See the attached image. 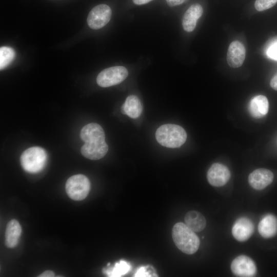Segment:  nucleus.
Wrapping results in <instances>:
<instances>
[{
  "label": "nucleus",
  "mask_w": 277,
  "mask_h": 277,
  "mask_svg": "<svg viewBox=\"0 0 277 277\" xmlns=\"http://www.w3.org/2000/svg\"><path fill=\"white\" fill-rule=\"evenodd\" d=\"M203 13V9L201 5L194 4L190 6L183 17L182 26L184 30L188 32H192Z\"/></svg>",
  "instance_id": "13"
},
{
  "label": "nucleus",
  "mask_w": 277,
  "mask_h": 277,
  "mask_svg": "<svg viewBox=\"0 0 277 277\" xmlns=\"http://www.w3.org/2000/svg\"><path fill=\"white\" fill-rule=\"evenodd\" d=\"M108 150L105 140L94 142H87L81 149L82 155L90 160H97L103 157Z\"/></svg>",
  "instance_id": "11"
},
{
  "label": "nucleus",
  "mask_w": 277,
  "mask_h": 277,
  "mask_svg": "<svg viewBox=\"0 0 277 277\" xmlns=\"http://www.w3.org/2000/svg\"><path fill=\"white\" fill-rule=\"evenodd\" d=\"M258 231L264 238H270L277 233V217L271 214L265 215L258 225Z\"/></svg>",
  "instance_id": "15"
},
{
  "label": "nucleus",
  "mask_w": 277,
  "mask_h": 277,
  "mask_svg": "<svg viewBox=\"0 0 277 277\" xmlns=\"http://www.w3.org/2000/svg\"><path fill=\"white\" fill-rule=\"evenodd\" d=\"M39 277H53L55 276L54 273L50 270H46L41 273L39 275H38Z\"/></svg>",
  "instance_id": "27"
},
{
  "label": "nucleus",
  "mask_w": 277,
  "mask_h": 277,
  "mask_svg": "<svg viewBox=\"0 0 277 277\" xmlns=\"http://www.w3.org/2000/svg\"><path fill=\"white\" fill-rule=\"evenodd\" d=\"M269 103L267 97L262 95L253 97L249 105V111L251 115L255 118L265 116L268 112Z\"/></svg>",
  "instance_id": "17"
},
{
  "label": "nucleus",
  "mask_w": 277,
  "mask_h": 277,
  "mask_svg": "<svg viewBox=\"0 0 277 277\" xmlns=\"http://www.w3.org/2000/svg\"><path fill=\"white\" fill-rule=\"evenodd\" d=\"M80 137L85 143L105 140L103 129L95 123H89L84 126L81 131Z\"/></svg>",
  "instance_id": "14"
},
{
  "label": "nucleus",
  "mask_w": 277,
  "mask_h": 277,
  "mask_svg": "<svg viewBox=\"0 0 277 277\" xmlns=\"http://www.w3.org/2000/svg\"><path fill=\"white\" fill-rule=\"evenodd\" d=\"M274 175L269 170L259 168L252 171L248 176L250 185L256 190H262L273 181Z\"/></svg>",
  "instance_id": "10"
},
{
  "label": "nucleus",
  "mask_w": 277,
  "mask_h": 277,
  "mask_svg": "<svg viewBox=\"0 0 277 277\" xmlns=\"http://www.w3.org/2000/svg\"><path fill=\"white\" fill-rule=\"evenodd\" d=\"M267 53L270 58L277 60V42L273 43L270 46Z\"/></svg>",
  "instance_id": "23"
},
{
  "label": "nucleus",
  "mask_w": 277,
  "mask_h": 277,
  "mask_svg": "<svg viewBox=\"0 0 277 277\" xmlns=\"http://www.w3.org/2000/svg\"><path fill=\"white\" fill-rule=\"evenodd\" d=\"M112 14L110 7L105 4L95 6L90 11L87 22L88 26L94 30L104 27L110 21Z\"/></svg>",
  "instance_id": "6"
},
{
  "label": "nucleus",
  "mask_w": 277,
  "mask_h": 277,
  "mask_svg": "<svg viewBox=\"0 0 277 277\" xmlns=\"http://www.w3.org/2000/svg\"><path fill=\"white\" fill-rule=\"evenodd\" d=\"M67 195L74 201H82L88 195L90 183L88 178L83 174H76L70 177L65 186Z\"/></svg>",
  "instance_id": "4"
},
{
  "label": "nucleus",
  "mask_w": 277,
  "mask_h": 277,
  "mask_svg": "<svg viewBox=\"0 0 277 277\" xmlns=\"http://www.w3.org/2000/svg\"><path fill=\"white\" fill-rule=\"evenodd\" d=\"M15 52L14 49L9 47L0 48V69L2 70L7 67L14 60Z\"/></svg>",
  "instance_id": "21"
},
{
  "label": "nucleus",
  "mask_w": 277,
  "mask_h": 277,
  "mask_svg": "<svg viewBox=\"0 0 277 277\" xmlns=\"http://www.w3.org/2000/svg\"><path fill=\"white\" fill-rule=\"evenodd\" d=\"M152 0H132L133 2L136 5H143L147 4Z\"/></svg>",
  "instance_id": "28"
},
{
  "label": "nucleus",
  "mask_w": 277,
  "mask_h": 277,
  "mask_svg": "<svg viewBox=\"0 0 277 277\" xmlns=\"http://www.w3.org/2000/svg\"><path fill=\"white\" fill-rule=\"evenodd\" d=\"M128 74V70L125 67H111L104 69L98 74L96 82L102 87H108L120 84Z\"/></svg>",
  "instance_id": "5"
},
{
  "label": "nucleus",
  "mask_w": 277,
  "mask_h": 277,
  "mask_svg": "<svg viewBox=\"0 0 277 277\" xmlns=\"http://www.w3.org/2000/svg\"><path fill=\"white\" fill-rule=\"evenodd\" d=\"M47 154L40 147H32L22 154L20 162L23 169L30 173H37L44 169L47 162Z\"/></svg>",
  "instance_id": "3"
},
{
  "label": "nucleus",
  "mask_w": 277,
  "mask_h": 277,
  "mask_svg": "<svg viewBox=\"0 0 277 277\" xmlns=\"http://www.w3.org/2000/svg\"><path fill=\"white\" fill-rule=\"evenodd\" d=\"M230 172L228 168L221 163H214L209 168L207 174L209 183L214 187L225 185L229 180Z\"/></svg>",
  "instance_id": "8"
},
{
  "label": "nucleus",
  "mask_w": 277,
  "mask_h": 277,
  "mask_svg": "<svg viewBox=\"0 0 277 277\" xmlns=\"http://www.w3.org/2000/svg\"><path fill=\"white\" fill-rule=\"evenodd\" d=\"M230 268L234 275L241 277L254 276L257 271L254 262L245 255L235 258L231 263Z\"/></svg>",
  "instance_id": "7"
},
{
  "label": "nucleus",
  "mask_w": 277,
  "mask_h": 277,
  "mask_svg": "<svg viewBox=\"0 0 277 277\" xmlns=\"http://www.w3.org/2000/svg\"><path fill=\"white\" fill-rule=\"evenodd\" d=\"M22 231L21 226L16 220L12 219L8 222L5 233V245L8 248H14L17 245Z\"/></svg>",
  "instance_id": "18"
},
{
  "label": "nucleus",
  "mask_w": 277,
  "mask_h": 277,
  "mask_svg": "<svg viewBox=\"0 0 277 277\" xmlns=\"http://www.w3.org/2000/svg\"><path fill=\"white\" fill-rule=\"evenodd\" d=\"M172 236L177 248L186 254H192L199 248V237L185 223H176L172 228Z\"/></svg>",
  "instance_id": "1"
},
{
  "label": "nucleus",
  "mask_w": 277,
  "mask_h": 277,
  "mask_svg": "<svg viewBox=\"0 0 277 277\" xmlns=\"http://www.w3.org/2000/svg\"><path fill=\"white\" fill-rule=\"evenodd\" d=\"M254 225L252 221L246 217L238 219L232 228L233 237L239 242L248 240L254 232Z\"/></svg>",
  "instance_id": "9"
},
{
  "label": "nucleus",
  "mask_w": 277,
  "mask_h": 277,
  "mask_svg": "<svg viewBox=\"0 0 277 277\" xmlns=\"http://www.w3.org/2000/svg\"><path fill=\"white\" fill-rule=\"evenodd\" d=\"M186 225L195 232L202 231L206 227V221L203 215L197 211L188 212L184 219Z\"/></svg>",
  "instance_id": "19"
},
{
  "label": "nucleus",
  "mask_w": 277,
  "mask_h": 277,
  "mask_svg": "<svg viewBox=\"0 0 277 277\" xmlns=\"http://www.w3.org/2000/svg\"><path fill=\"white\" fill-rule=\"evenodd\" d=\"M277 0H256L254 7L258 11H263L272 7Z\"/></svg>",
  "instance_id": "22"
},
{
  "label": "nucleus",
  "mask_w": 277,
  "mask_h": 277,
  "mask_svg": "<svg viewBox=\"0 0 277 277\" xmlns=\"http://www.w3.org/2000/svg\"><path fill=\"white\" fill-rule=\"evenodd\" d=\"M131 269V265L126 261H120L113 267L104 269L103 272L108 276L119 277L127 273Z\"/></svg>",
  "instance_id": "20"
},
{
  "label": "nucleus",
  "mask_w": 277,
  "mask_h": 277,
  "mask_svg": "<svg viewBox=\"0 0 277 277\" xmlns=\"http://www.w3.org/2000/svg\"><path fill=\"white\" fill-rule=\"evenodd\" d=\"M143 106L141 101L134 95L128 96L121 106V111L132 118H136L142 112Z\"/></svg>",
  "instance_id": "16"
},
{
  "label": "nucleus",
  "mask_w": 277,
  "mask_h": 277,
  "mask_svg": "<svg viewBox=\"0 0 277 277\" xmlns=\"http://www.w3.org/2000/svg\"><path fill=\"white\" fill-rule=\"evenodd\" d=\"M246 50L244 45L238 41H233L229 46L227 61L228 65L233 68L241 67L245 58Z\"/></svg>",
  "instance_id": "12"
},
{
  "label": "nucleus",
  "mask_w": 277,
  "mask_h": 277,
  "mask_svg": "<svg viewBox=\"0 0 277 277\" xmlns=\"http://www.w3.org/2000/svg\"><path fill=\"white\" fill-rule=\"evenodd\" d=\"M147 267H141L134 274L135 277L152 276L151 274L147 270Z\"/></svg>",
  "instance_id": "24"
},
{
  "label": "nucleus",
  "mask_w": 277,
  "mask_h": 277,
  "mask_svg": "<svg viewBox=\"0 0 277 277\" xmlns=\"http://www.w3.org/2000/svg\"><path fill=\"white\" fill-rule=\"evenodd\" d=\"M185 1V0H166L167 3L170 7L181 5Z\"/></svg>",
  "instance_id": "25"
},
{
  "label": "nucleus",
  "mask_w": 277,
  "mask_h": 277,
  "mask_svg": "<svg viewBox=\"0 0 277 277\" xmlns=\"http://www.w3.org/2000/svg\"><path fill=\"white\" fill-rule=\"evenodd\" d=\"M155 137L161 145L171 148H178L187 138L185 130L180 126L168 124L161 126L156 131Z\"/></svg>",
  "instance_id": "2"
},
{
  "label": "nucleus",
  "mask_w": 277,
  "mask_h": 277,
  "mask_svg": "<svg viewBox=\"0 0 277 277\" xmlns=\"http://www.w3.org/2000/svg\"><path fill=\"white\" fill-rule=\"evenodd\" d=\"M270 86L275 90H277V72L270 81Z\"/></svg>",
  "instance_id": "26"
}]
</instances>
